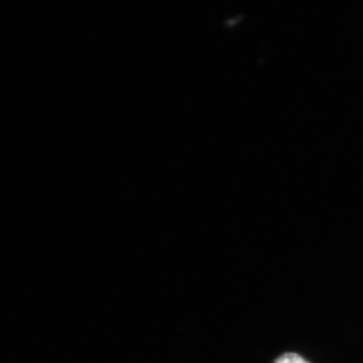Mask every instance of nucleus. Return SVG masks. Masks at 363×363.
Returning a JSON list of instances; mask_svg holds the SVG:
<instances>
[{
    "instance_id": "obj_1",
    "label": "nucleus",
    "mask_w": 363,
    "mask_h": 363,
    "mask_svg": "<svg viewBox=\"0 0 363 363\" xmlns=\"http://www.w3.org/2000/svg\"><path fill=\"white\" fill-rule=\"evenodd\" d=\"M275 363H309L308 361L305 360L303 357H300L298 354L287 353L284 354L281 357H279Z\"/></svg>"
}]
</instances>
